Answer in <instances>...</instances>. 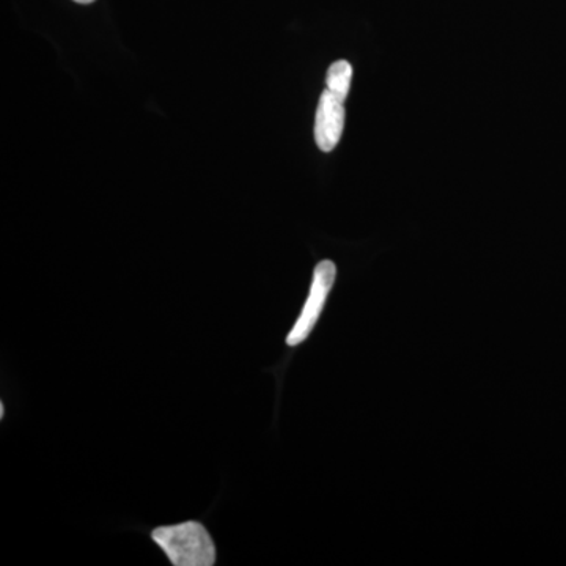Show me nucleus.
I'll return each instance as SVG.
<instances>
[{
	"instance_id": "obj_5",
	"label": "nucleus",
	"mask_w": 566,
	"mask_h": 566,
	"mask_svg": "<svg viewBox=\"0 0 566 566\" xmlns=\"http://www.w3.org/2000/svg\"><path fill=\"white\" fill-rule=\"evenodd\" d=\"M74 2L84 3V6H87V3L95 2V0H74Z\"/></svg>"
},
{
	"instance_id": "obj_6",
	"label": "nucleus",
	"mask_w": 566,
	"mask_h": 566,
	"mask_svg": "<svg viewBox=\"0 0 566 566\" xmlns=\"http://www.w3.org/2000/svg\"><path fill=\"white\" fill-rule=\"evenodd\" d=\"M6 415V409H3V405H0V417H3Z\"/></svg>"
},
{
	"instance_id": "obj_2",
	"label": "nucleus",
	"mask_w": 566,
	"mask_h": 566,
	"mask_svg": "<svg viewBox=\"0 0 566 566\" xmlns=\"http://www.w3.org/2000/svg\"><path fill=\"white\" fill-rule=\"evenodd\" d=\"M335 277H337V266L331 260H323L316 264L314 279H312L311 292L305 301L303 312L297 316L293 329L286 337V345L297 346L307 340L312 334L319 316L323 314L324 304L333 290Z\"/></svg>"
},
{
	"instance_id": "obj_4",
	"label": "nucleus",
	"mask_w": 566,
	"mask_h": 566,
	"mask_svg": "<svg viewBox=\"0 0 566 566\" xmlns=\"http://www.w3.org/2000/svg\"><path fill=\"white\" fill-rule=\"evenodd\" d=\"M353 66L346 61H338L333 63L327 70L326 85L327 91L346 99L348 96L349 87H352Z\"/></svg>"
},
{
	"instance_id": "obj_1",
	"label": "nucleus",
	"mask_w": 566,
	"mask_h": 566,
	"mask_svg": "<svg viewBox=\"0 0 566 566\" xmlns=\"http://www.w3.org/2000/svg\"><path fill=\"white\" fill-rule=\"evenodd\" d=\"M156 543L175 566H211L216 564V545L203 524L197 521L163 526L151 532Z\"/></svg>"
},
{
	"instance_id": "obj_3",
	"label": "nucleus",
	"mask_w": 566,
	"mask_h": 566,
	"mask_svg": "<svg viewBox=\"0 0 566 566\" xmlns=\"http://www.w3.org/2000/svg\"><path fill=\"white\" fill-rule=\"evenodd\" d=\"M345 99L331 91L319 96L315 117V140L319 150L333 151L342 139L345 128Z\"/></svg>"
}]
</instances>
